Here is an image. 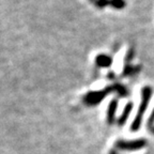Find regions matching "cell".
<instances>
[{
  "label": "cell",
  "instance_id": "cell-3",
  "mask_svg": "<svg viewBox=\"0 0 154 154\" xmlns=\"http://www.w3.org/2000/svg\"><path fill=\"white\" fill-rule=\"evenodd\" d=\"M146 144H147V141L144 139H137L132 140V141L120 140V141L116 143V147L121 150H125V151H135V150H140L142 148H144Z\"/></svg>",
  "mask_w": 154,
  "mask_h": 154
},
{
  "label": "cell",
  "instance_id": "cell-4",
  "mask_svg": "<svg viewBox=\"0 0 154 154\" xmlns=\"http://www.w3.org/2000/svg\"><path fill=\"white\" fill-rule=\"evenodd\" d=\"M95 64L99 67H109L112 64V58L106 54H100L95 57Z\"/></svg>",
  "mask_w": 154,
  "mask_h": 154
},
{
  "label": "cell",
  "instance_id": "cell-10",
  "mask_svg": "<svg viewBox=\"0 0 154 154\" xmlns=\"http://www.w3.org/2000/svg\"><path fill=\"white\" fill-rule=\"evenodd\" d=\"M151 132H152V133H153V134H154V126H153V128H151Z\"/></svg>",
  "mask_w": 154,
  "mask_h": 154
},
{
  "label": "cell",
  "instance_id": "cell-6",
  "mask_svg": "<svg viewBox=\"0 0 154 154\" xmlns=\"http://www.w3.org/2000/svg\"><path fill=\"white\" fill-rule=\"evenodd\" d=\"M117 106H118V101H117V100H112L108 106V110H107V122H108L109 124H111V123L113 122V120H115Z\"/></svg>",
  "mask_w": 154,
  "mask_h": 154
},
{
  "label": "cell",
  "instance_id": "cell-9",
  "mask_svg": "<svg viewBox=\"0 0 154 154\" xmlns=\"http://www.w3.org/2000/svg\"><path fill=\"white\" fill-rule=\"evenodd\" d=\"M153 123H154V109H153V111H152L151 116H150L149 122H148V125H149L150 130H151V128H153Z\"/></svg>",
  "mask_w": 154,
  "mask_h": 154
},
{
  "label": "cell",
  "instance_id": "cell-1",
  "mask_svg": "<svg viewBox=\"0 0 154 154\" xmlns=\"http://www.w3.org/2000/svg\"><path fill=\"white\" fill-rule=\"evenodd\" d=\"M151 96H152V88L148 86L144 87L141 91V103H140L139 108H138L137 115H136L132 125H131V130L133 132H136V131H138L140 128V125H141L142 122V117H143L144 112H146V110L148 108V105H149Z\"/></svg>",
  "mask_w": 154,
  "mask_h": 154
},
{
  "label": "cell",
  "instance_id": "cell-8",
  "mask_svg": "<svg viewBox=\"0 0 154 154\" xmlns=\"http://www.w3.org/2000/svg\"><path fill=\"white\" fill-rule=\"evenodd\" d=\"M94 5H95V7L99 8V9H104L105 7L109 5V0H95Z\"/></svg>",
  "mask_w": 154,
  "mask_h": 154
},
{
  "label": "cell",
  "instance_id": "cell-12",
  "mask_svg": "<svg viewBox=\"0 0 154 154\" xmlns=\"http://www.w3.org/2000/svg\"><path fill=\"white\" fill-rule=\"evenodd\" d=\"M91 1H92V2H94V1H95V0H91Z\"/></svg>",
  "mask_w": 154,
  "mask_h": 154
},
{
  "label": "cell",
  "instance_id": "cell-5",
  "mask_svg": "<svg viewBox=\"0 0 154 154\" xmlns=\"http://www.w3.org/2000/svg\"><path fill=\"white\" fill-rule=\"evenodd\" d=\"M132 109H133V104L132 103H128V104H126V106L124 107V110H123V112L121 113V116L119 117V119H118V124L120 125V126L124 125L125 122L128 121V116H130Z\"/></svg>",
  "mask_w": 154,
  "mask_h": 154
},
{
  "label": "cell",
  "instance_id": "cell-11",
  "mask_svg": "<svg viewBox=\"0 0 154 154\" xmlns=\"http://www.w3.org/2000/svg\"><path fill=\"white\" fill-rule=\"evenodd\" d=\"M110 154H117V153H116L115 151H111V152H110Z\"/></svg>",
  "mask_w": 154,
  "mask_h": 154
},
{
  "label": "cell",
  "instance_id": "cell-2",
  "mask_svg": "<svg viewBox=\"0 0 154 154\" xmlns=\"http://www.w3.org/2000/svg\"><path fill=\"white\" fill-rule=\"evenodd\" d=\"M117 89H118V84L109 86L103 90H99V91H90L84 96V102L85 104H87V105L89 106L97 105L110 92H117Z\"/></svg>",
  "mask_w": 154,
  "mask_h": 154
},
{
  "label": "cell",
  "instance_id": "cell-7",
  "mask_svg": "<svg viewBox=\"0 0 154 154\" xmlns=\"http://www.w3.org/2000/svg\"><path fill=\"white\" fill-rule=\"evenodd\" d=\"M109 5L116 10H122L126 7L125 0H109Z\"/></svg>",
  "mask_w": 154,
  "mask_h": 154
}]
</instances>
